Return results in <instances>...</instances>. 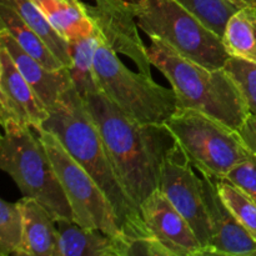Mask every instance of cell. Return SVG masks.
Segmentation results:
<instances>
[{"label":"cell","mask_w":256,"mask_h":256,"mask_svg":"<svg viewBox=\"0 0 256 256\" xmlns=\"http://www.w3.org/2000/svg\"><path fill=\"white\" fill-rule=\"evenodd\" d=\"M49 116L36 92L0 45V122H14L39 129Z\"/></svg>","instance_id":"7c38bea8"},{"label":"cell","mask_w":256,"mask_h":256,"mask_svg":"<svg viewBox=\"0 0 256 256\" xmlns=\"http://www.w3.org/2000/svg\"><path fill=\"white\" fill-rule=\"evenodd\" d=\"M138 26L192 62L222 69L229 60L222 40L196 15L175 0H128Z\"/></svg>","instance_id":"5b68a950"},{"label":"cell","mask_w":256,"mask_h":256,"mask_svg":"<svg viewBox=\"0 0 256 256\" xmlns=\"http://www.w3.org/2000/svg\"><path fill=\"white\" fill-rule=\"evenodd\" d=\"M24 219L20 202L0 200V255H16L22 242Z\"/></svg>","instance_id":"603a6c76"},{"label":"cell","mask_w":256,"mask_h":256,"mask_svg":"<svg viewBox=\"0 0 256 256\" xmlns=\"http://www.w3.org/2000/svg\"><path fill=\"white\" fill-rule=\"evenodd\" d=\"M240 135L248 146L256 152V116L250 114L239 129Z\"/></svg>","instance_id":"83f0119b"},{"label":"cell","mask_w":256,"mask_h":256,"mask_svg":"<svg viewBox=\"0 0 256 256\" xmlns=\"http://www.w3.org/2000/svg\"><path fill=\"white\" fill-rule=\"evenodd\" d=\"M2 126V172L14 180L22 196L38 200L55 220H72V206L38 130L14 122Z\"/></svg>","instance_id":"277c9868"},{"label":"cell","mask_w":256,"mask_h":256,"mask_svg":"<svg viewBox=\"0 0 256 256\" xmlns=\"http://www.w3.org/2000/svg\"><path fill=\"white\" fill-rule=\"evenodd\" d=\"M165 125L202 176L219 180L252 154L239 130L194 109H178Z\"/></svg>","instance_id":"52a82bcc"},{"label":"cell","mask_w":256,"mask_h":256,"mask_svg":"<svg viewBox=\"0 0 256 256\" xmlns=\"http://www.w3.org/2000/svg\"><path fill=\"white\" fill-rule=\"evenodd\" d=\"M50 24L68 42L95 30V24L80 0H32Z\"/></svg>","instance_id":"e0dca14e"},{"label":"cell","mask_w":256,"mask_h":256,"mask_svg":"<svg viewBox=\"0 0 256 256\" xmlns=\"http://www.w3.org/2000/svg\"><path fill=\"white\" fill-rule=\"evenodd\" d=\"M114 256H172L152 234L114 236Z\"/></svg>","instance_id":"d4e9b609"},{"label":"cell","mask_w":256,"mask_h":256,"mask_svg":"<svg viewBox=\"0 0 256 256\" xmlns=\"http://www.w3.org/2000/svg\"><path fill=\"white\" fill-rule=\"evenodd\" d=\"M225 179L246 192L256 202V152L235 165Z\"/></svg>","instance_id":"4316f807"},{"label":"cell","mask_w":256,"mask_h":256,"mask_svg":"<svg viewBox=\"0 0 256 256\" xmlns=\"http://www.w3.org/2000/svg\"><path fill=\"white\" fill-rule=\"evenodd\" d=\"M140 212L152 236L172 256L205 255L204 248L189 222L159 189L142 202Z\"/></svg>","instance_id":"8fae6325"},{"label":"cell","mask_w":256,"mask_h":256,"mask_svg":"<svg viewBox=\"0 0 256 256\" xmlns=\"http://www.w3.org/2000/svg\"><path fill=\"white\" fill-rule=\"evenodd\" d=\"M24 219L22 242L15 256H56V220L32 198L19 200Z\"/></svg>","instance_id":"9a60e30c"},{"label":"cell","mask_w":256,"mask_h":256,"mask_svg":"<svg viewBox=\"0 0 256 256\" xmlns=\"http://www.w3.org/2000/svg\"><path fill=\"white\" fill-rule=\"evenodd\" d=\"M36 130L66 194L72 220L82 226L99 229L112 236L119 235L120 222L116 212L96 182L65 150L52 132Z\"/></svg>","instance_id":"ba28073f"},{"label":"cell","mask_w":256,"mask_h":256,"mask_svg":"<svg viewBox=\"0 0 256 256\" xmlns=\"http://www.w3.org/2000/svg\"><path fill=\"white\" fill-rule=\"evenodd\" d=\"M56 256H114V236L72 219L56 220Z\"/></svg>","instance_id":"2e32d148"},{"label":"cell","mask_w":256,"mask_h":256,"mask_svg":"<svg viewBox=\"0 0 256 256\" xmlns=\"http://www.w3.org/2000/svg\"><path fill=\"white\" fill-rule=\"evenodd\" d=\"M98 44L99 32L96 26L92 32L69 42L72 56L69 72L72 84L82 98H85L90 92H100L94 70V55Z\"/></svg>","instance_id":"ffe728a7"},{"label":"cell","mask_w":256,"mask_h":256,"mask_svg":"<svg viewBox=\"0 0 256 256\" xmlns=\"http://www.w3.org/2000/svg\"><path fill=\"white\" fill-rule=\"evenodd\" d=\"M222 40L230 58L256 64V6L240 8L234 12L225 25Z\"/></svg>","instance_id":"ac0fdd59"},{"label":"cell","mask_w":256,"mask_h":256,"mask_svg":"<svg viewBox=\"0 0 256 256\" xmlns=\"http://www.w3.org/2000/svg\"><path fill=\"white\" fill-rule=\"evenodd\" d=\"M224 68L242 90L250 114L256 116V64L236 58H229Z\"/></svg>","instance_id":"484cf974"},{"label":"cell","mask_w":256,"mask_h":256,"mask_svg":"<svg viewBox=\"0 0 256 256\" xmlns=\"http://www.w3.org/2000/svg\"><path fill=\"white\" fill-rule=\"evenodd\" d=\"M216 190L222 202L240 224L256 239V202L226 179L215 180Z\"/></svg>","instance_id":"7402d4cb"},{"label":"cell","mask_w":256,"mask_h":256,"mask_svg":"<svg viewBox=\"0 0 256 256\" xmlns=\"http://www.w3.org/2000/svg\"><path fill=\"white\" fill-rule=\"evenodd\" d=\"M0 2L14 9L22 20L46 42L52 54L69 68L72 65L69 42L52 28L44 12L32 0H0Z\"/></svg>","instance_id":"44dd1931"},{"label":"cell","mask_w":256,"mask_h":256,"mask_svg":"<svg viewBox=\"0 0 256 256\" xmlns=\"http://www.w3.org/2000/svg\"><path fill=\"white\" fill-rule=\"evenodd\" d=\"M159 190L186 219L206 255L212 240V226L205 202L202 178L196 176L186 152L178 142L165 158Z\"/></svg>","instance_id":"9c48e42d"},{"label":"cell","mask_w":256,"mask_h":256,"mask_svg":"<svg viewBox=\"0 0 256 256\" xmlns=\"http://www.w3.org/2000/svg\"><path fill=\"white\" fill-rule=\"evenodd\" d=\"M39 129L52 132L96 182L116 212L122 234H152L140 209L122 188L99 129L75 86L50 108L49 116Z\"/></svg>","instance_id":"7a4b0ae2"},{"label":"cell","mask_w":256,"mask_h":256,"mask_svg":"<svg viewBox=\"0 0 256 256\" xmlns=\"http://www.w3.org/2000/svg\"><path fill=\"white\" fill-rule=\"evenodd\" d=\"M0 45L9 52L15 65L49 110L54 106L72 84L69 68L52 70L22 49L16 40L5 29H0Z\"/></svg>","instance_id":"5bb4252c"},{"label":"cell","mask_w":256,"mask_h":256,"mask_svg":"<svg viewBox=\"0 0 256 256\" xmlns=\"http://www.w3.org/2000/svg\"><path fill=\"white\" fill-rule=\"evenodd\" d=\"M99 32V39L118 54L130 58L140 72L152 76V62L148 48L138 32V22L128 0H95L84 2Z\"/></svg>","instance_id":"30bf717a"},{"label":"cell","mask_w":256,"mask_h":256,"mask_svg":"<svg viewBox=\"0 0 256 256\" xmlns=\"http://www.w3.org/2000/svg\"><path fill=\"white\" fill-rule=\"evenodd\" d=\"M230 2L236 5L238 8L256 6V0H230Z\"/></svg>","instance_id":"f1b7e54d"},{"label":"cell","mask_w":256,"mask_h":256,"mask_svg":"<svg viewBox=\"0 0 256 256\" xmlns=\"http://www.w3.org/2000/svg\"><path fill=\"white\" fill-rule=\"evenodd\" d=\"M148 55L172 85L178 109L199 110L236 130L250 115L242 90L225 68L202 66L158 38H152Z\"/></svg>","instance_id":"3957f363"},{"label":"cell","mask_w":256,"mask_h":256,"mask_svg":"<svg viewBox=\"0 0 256 256\" xmlns=\"http://www.w3.org/2000/svg\"><path fill=\"white\" fill-rule=\"evenodd\" d=\"M202 178L204 196L212 226L206 255L256 256V239L222 202L214 179Z\"/></svg>","instance_id":"4fadbf2b"},{"label":"cell","mask_w":256,"mask_h":256,"mask_svg":"<svg viewBox=\"0 0 256 256\" xmlns=\"http://www.w3.org/2000/svg\"><path fill=\"white\" fill-rule=\"evenodd\" d=\"M99 89L122 112L144 124H164L178 110L172 88L158 84L150 75L128 69L118 52L99 39L94 55Z\"/></svg>","instance_id":"8992f818"},{"label":"cell","mask_w":256,"mask_h":256,"mask_svg":"<svg viewBox=\"0 0 256 256\" xmlns=\"http://www.w3.org/2000/svg\"><path fill=\"white\" fill-rule=\"evenodd\" d=\"M0 29L6 30L24 52L49 69L58 70L66 68L52 54L46 42L20 18V15L2 2H0Z\"/></svg>","instance_id":"d6986e66"},{"label":"cell","mask_w":256,"mask_h":256,"mask_svg":"<svg viewBox=\"0 0 256 256\" xmlns=\"http://www.w3.org/2000/svg\"><path fill=\"white\" fill-rule=\"evenodd\" d=\"M108 148L120 182L140 205L159 189L165 158L176 144L164 124H144L122 112L102 92L82 98Z\"/></svg>","instance_id":"6da1fadb"},{"label":"cell","mask_w":256,"mask_h":256,"mask_svg":"<svg viewBox=\"0 0 256 256\" xmlns=\"http://www.w3.org/2000/svg\"><path fill=\"white\" fill-rule=\"evenodd\" d=\"M175 2L196 15L220 38L222 36L228 20L240 9L230 0H175Z\"/></svg>","instance_id":"cb8c5ba5"}]
</instances>
